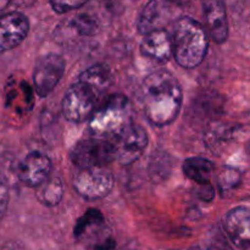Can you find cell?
Returning a JSON list of instances; mask_svg holds the SVG:
<instances>
[{"mask_svg":"<svg viewBox=\"0 0 250 250\" xmlns=\"http://www.w3.org/2000/svg\"><path fill=\"white\" fill-rule=\"evenodd\" d=\"M142 102L146 120L156 127L170 126L181 112L183 90L167 70L151 72L142 84Z\"/></svg>","mask_w":250,"mask_h":250,"instance_id":"6da1fadb","label":"cell"},{"mask_svg":"<svg viewBox=\"0 0 250 250\" xmlns=\"http://www.w3.org/2000/svg\"><path fill=\"white\" fill-rule=\"evenodd\" d=\"M173 59L183 68L192 70L204 61L209 49V33L197 20L182 16L172 32Z\"/></svg>","mask_w":250,"mask_h":250,"instance_id":"7a4b0ae2","label":"cell"},{"mask_svg":"<svg viewBox=\"0 0 250 250\" xmlns=\"http://www.w3.org/2000/svg\"><path fill=\"white\" fill-rule=\"evenodd\" d=\"M132 114L133 110L128 98L122 94L110 95L97 106L88 120L89 131L94 137L115 139L133 124Z\"/></svg>","mask_w":250,"mask_h":250,"instance_id":"3957f363","label":"cell"},{"mask_svg":"<svg viewBox=\"0 0 250 250\" xmlns=\"http://www.w3.org/2000/svg\"><path fill=\"white\" fill-rule=\"evenodd\" d=\"M70 159L78 168L106 167L116 160V148L110 139L92 136L73 146Z\"/></svg>","mask_w":250,"mask_h":250,"instance_id":"277c9868","label":"cell"},{"mask_svg":"<svg viewBox=\"0 0 250 250\" xmlns=\"http://www.w3.org/2000/svg\"><path fill=\"white\" fill-rule=\"evenodd\" d=\"M99 98L92 88L81 81H77L66 90L62 99L61 109L63 117L73 124L87 121L97 109Z\"/></svg>","mask_w":250,"mask_h":250,"instance_id":"5b68a950","label":"cell"},{"mask_svg":"<svg viewBox=\"0 0 250 250\" xmlns=\"http://www.w3.org/2000/svg\"><path fill=\"white\" fill-rule=\"evenodd\" d=\"M115 178L106 167L80 168L73 177V188L85 200H99L112 192Z\"/></svg>","mask_w":250,"mask_h":250,"instance_id":"8992f818","label":"cell"},{"mask_svg":"<svg viewBox=\"0 0 250 250\" xmlns=\"http://www.w3.org/2000/svg\"><path fill=\"white\" fill-rule=\"evenodd\" d=\"M65 59L56 53H49L37 60L33 70V85L41 98H45L58 85L65 73Z\"/></svg>","mask_w":250,"mask_h":250,"instance_id":"52a82bcc","label":"cell"},{"mask_svg":"<svg viewBox=\"0 0 250 250\" xmlns=\"http://www.w3.org/2000/svg\"><path fill=\"white\" fill-rule=\"evenodd\" d=\"M114 141L116 160L121 165H132L144 154L148 146L149 137L143 126L132 124Z\"/></svg>","mask_w":250,"mask_h":250,"instance_id":"ba28073f","label":"cell"},{"mask_svg":"<svg viewBox=\"0 0 250 250\" xmlns=\"http://www.w3.org/2000/svg\"><path fill=\"white\" fill-rule=\"evenodd\" d=\"M53 164L50 158L41 151L27 154L17 167V177L29 188H38L50 177Z\"/></svg>","mask_w":250,"mask_h":250,"instance_id":"9c48e42d","label":"cell"},{"mask_svg":"<svg viewBox=\"0 0 250 250\" xmlns=\"http://www.w3.org/2000/svg\"><path fill=\"white\" fill-rule=\"evenodd\" d=\"M29 32V20L19 11L7 12L0 17V55L19 46Z\"/></svg>","mask_w":250,"mask_h":250,"instance_id":"30bf717a","label":"cell"},{"mask_svg":"<svg viewBox=\"0 0 250 250\" xmlns=\"http://www.w3.org/2000/svg\"><path fill=\"white\" fill-rule=\"evenodd\" d=\"M224 229L229 241L238 250H250V209L237 207L229 210L224 220Z\"/></svg>","mask_w":250,"mask_h":250,"instance_id":"8fae6325","label":"cell"},{"mask_svg":"<svg viewBox=\"0 0 250 250\" xmlns=\"http://www.w3.org/2000/svg\"><path fill=\"white\" fill-rule=\"evenodd\" d=\"M205 28L216 44L227 41L229 34V17H227L225 0H204L203 1Z\"/></svg>","mask_w":250,"mask_h":250,"instance_id":"7c38bea8","label":"cell"},{"mask_svg":"<svg viewBox=\"0 0 250 250\" xmlns=\"http://www.w3.org/2000/svg\"><path fill=\"white\" fill-rule=\"evenodd\" d=\"M141 53L146 58L158 62H168L173 58L172 34L165 28L146 34L142 39Z\"/></svg>","mask_w":250,"mask_h":250,"instance_id":"4fadbf2b","label":"cell"},{"mask_svg":"<svg viewBox=\"0 0 250 250\" xmlns=\"http://www.w3.org/2000/svg\"><path fill=\"white\" fill-rule=\"evenodd\" d=\"M170 14V7L165 0H149L137 20V31L142 36H146L156 29L165 28Z\"/></svg>","mask_w":250,"mask_h":250,"instance_id":"5bb4252c","label":"cell"},{"mask_svg":"<svg viewBox=\"0 0 250 250\" xmlns=\"http://www.w3.org/2000/svg\"><path fill=\"white\" fill-rule=\"evenodd\" d=\"M182 171L187 178L199 186L211 185L214 176V164L204 158H188L183 161Z\"/></svg>","mask_w":250,"mask_h":250,"instance_id":"9a60e30c","label":"cell"},{"mask_svg":"<svg viewBox=\"0 0 250 250\" xmlns=\"http://www.w3.org/2000/svg\"><path fill=\"white\" fill-rule=\"evenodd\" d=\"M78 81L87 84L88 87L92 88L98 95H103L110 88L112 82V73L106 65L103 63H97L87 70L83 71L80 75Z\"/></svg>","mask_w":250,"mask_h":250,"instance_id":"2e32d148","label":"cell"},{"mask_svg":"<svg viewBox=\"0 0 250 250\" xmlns=\"http://www.w3.org/2000/svg\"><path fill=\"white\" fill-rule=\"evenodd\" d=\"M63 197V182L59 176L49 177L41 187H38L37 198L45 207H56Z\"/></svg>","mask_w":250,"mask_h":250,"instance_id":"e0dca14e","label":"cell"},{"mask_svg":"<svg viewBox=\"0 0 250 250\" xmlns=\"http://www.w3.org/2000/svg\"><path fill=\"white\" fill-rule=\"evenodd\" d=\"M71 28L82 36H94L99 29V24L88 15H78L71 21Z\"/></svg>","mask_w":250,"mask_h":250,"instance_id":"ac0fdd59","label":"cell"},{"mask_svg":"<svg viewBox=\"0 0 250 250\" xmlns=\"http://www.w3.org/2000/svg\"><path fill=\"white\" fill-rule=\"evenodd\" d=\"M241 183V173L231 167H225L219 175V187L221 192H229L237 188Z\"/></svg>","mask_w":250,"mask_h":250,"instance_id":"d6986e66","label":"cell"},{"mask_svg":"<svg viewBox=\"0 0 250 250\" xmlns=\"http://www.w3.org/2000/svg\"><path fill=\"white\" fill-rule=\"evenodd\" d=\"M103 220L102 214H100L99 210H89L87 211V214H84V216L77 222L76 225V229H75V234L76 237H80L88 227H90L92 225L98 224Z\"/></svg>","mask_w":250,"mask_h":250,"instance_id":"ffe728a7","label":"cell"},{"mask_svg":"<svg viewBox=\"0 0 250 250\" xmlns=\"http://www.w3.org/2000/svg\"><path fill=\"white\" fill-rule=\"evenodd\" d=\"M87 1L88 0H49L51 9L56 14H66V12L77 10Z\"/></svg>","mask_w":250,"mask_h":250,"instance_id":"44dd1931","label":"cell"},{"mask_svg":"<svg viewBox=\"0 0 250 250\" xmlns=\"http://www.w3.org/2000/svg\"><path fill=\"white\" fill-rule=\"evenodd\" d=\"M10 199V189L9 183H7L6 177L0 172V221L4 217L5 212L7 210Z\"/></svg>","mask_w":250,"mask_h":250,"instance_id":"7402d4cb","label":"cell"},{"mask_svg":"<svg viewBox=\"0 0 250 250\" xmlns=\"http://www.w3.org/2000/svg\"><path fill=\"white\" fill-rule=\"evenodd\" d=\"M190 250H233V248L222 237H214L210 241L205 242L203 246L194 247V248Z\"/></svg>","mask_w":250,"mask_h":250,"instance_id":"603a6c76","label":"cell"},{"mask_svg":"<svg viewBox=\"0 0 250 250\" xmlns=\"http://www.w3.org/2000/svg\"><path fill=\"white\" fill-rule=\"evenodd\" d=\"M11 1L12 0H0V11H1V10H4L5 7L9 6V4Z\"/></svg>","mask_w":250,"mask_h":250,"instance_id":"cb8c5ba5","label":"cell"},{"mask_svg":"<svg viewBox=\"0 0 250 250\" xmlns=\"http://www.w3.org/2000/svg\"><path fill=\"white\" fill-rule=\"evenodd\" d=\"M170 1H173V2H175V1H181V0H170Z\"/></svg>","mask_w":250,"mask_h":250,"instance_id":"d4e9b609","label":"cell"}]
</instances>
